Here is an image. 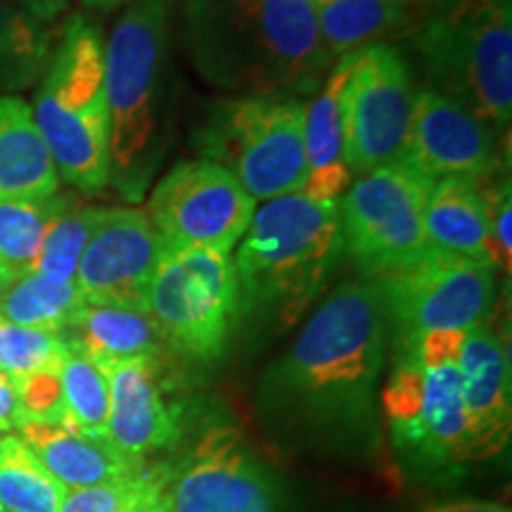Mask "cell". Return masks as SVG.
<instances>
[{"instance_id": "cell-1", "label": "cell", "mask_w": 512, "mask_h": 512, "mask_svg": "<svg viewBox=\"0 0 512 512\" xmlns=\"http://www.w3.org/2000/svg\"><path fill=\"white\" fill-rule=\"evenodd\" d=\"M389 325L380 285H339L297 339L266 368L256 411L273 437L344 456H373Z\"/></svg>"}, {"instance_id": "cell-2", "label": "cell", "mask_w": 512, "mask_h": 512, "mask_svg": "<svg viewBox=\"0 0 512 512\" xmlns=\"http://www.w3.org/2000/svg\"><path fill=\"white\" fill-rule=\"evenodd\" d=\"M181 17L192 64L223 91L309 93L332 64L313 0H183Z\"/></svg>"}, {"instance_id": "cell-3", "label": "cell", "mask_w": 512, "mask_h": 512, "mask_svg": "<svg viewBox=\"0 0 512 512\" xmlns=\"http://www.w3.org/2000/svg\"><path fill=\"white\" fill-rule=\"evenodd\" d=\"M344 254L339 202L275 197L256 209L235 256L242 318L297 323Z\"/></svg>"}, {"instance_id": "cell-4", "label": "cell", "mask_w": 512, "mask_h": 512, "mask_svg": "<svg viewBox=\"0 0 512 512\" xmlns=\"http://www.w3.org/2000/svg\"><path fill=\"white\" fill-rule=\"evenodd\" d=\"M31 114L57 176L86 195L107 188L112 159L105 46L91 19L83 15L67 19Z\"/></svg>"}, {"instance_id": "cell-5", "label": "cell", "mask_w": 512, "mask_h": 512, "mask_svg": "<svg viewBox=\"0 0 512 512\" xmlns=\"http://www.w3.org/2000/svg\"><path fill=\"white\" fill-rule=\"evenodd\" d=\"M174 0H133L105 46L110 181L138 202L157 169V105Z\"/></svg>"}, {"instance_id": "cell-6", "label": "cell", "mask_w": 512, "mask_h": 512, "mask_svg": "<svg viewBox=\"0 0 512 512\" xmlns=\"http://www.w3.org/2000/svg\"><path fill=\"white\" fill-rule=\"evenodd\" d=\"M413 27V46L430 91L456 100L479 121L510 124V0H444Z\"/></svg>"}, {"instance_id": "cell-7", "label": "cell", "mask_w": 512, "mask_h": 512, "mask_svg": "<svg viewBox=\"0 0 512 512\" xmlns=\"http://www.w3.org/2000/svg\"><path fill=\"white\" fill-rule=\"evenodd\" d=\"M380 413L408 477L427 484L463 477L472 460L458 363L422 368L411 358H394Z\"/></svg>"}, {"instance_id": "cell-8", "label": "cell", "mask_w": 512, "mask_h": 512, "mask_svg": "<svg viewBox=\"0 0 512 512\" xmlns=\"http://www.w3.org/2000/svg\"><path fill=\"white\" fill-rule=\"evenodd\" d=\"M304 114L302 100L280 95L221 102L195 147L228 169L254 202L294 195L309 176Z\"/></svg>"}, {"instance_id": "cell-9", "label": "cell", "mask_w": 512, "mask_h": 512, "mask_svg": "<svg viewBox=\"0 0 512 512\" xmlns=\"http://www.w3.org/2000/svg\"><path fill=\"white\" fill-rule=\"evenodd\" d=\"M147 316L178 356L204 366L219 363L242 320L233 261L211 249L164 247Z\"/></svg>"}, {"instance_id": "cell-10", "label": "cell", "mask_w": 512, "mask_h": 512, "mask_svg": "<svg viewBox=\"0 0 512 512\" xmlns=\"http://www.w3.org/2000/svg\"><path fill=\"white\" fill-rule=\"evenodd\" d=\"M496 268L432 247L413 264L375 278L394 356L439 330H472L494 302Z\"/></svg>"}, {"instance_id": "cell-11", "label": "cell", "mask_w": 512, "mask_h": 512, "mask_svg": "<svg viewBox=\"0 0 512 512\" xmlns=\"http://www.w3.org/2000/svg\"><path fill=\"white\" fill-rule=\"evenodd\" d=\"M432 183L394 162L361 176L339 200L344 252L363 278H382L430 252L425 204Z\"/></svg>"}, {"instance_id": "cell-12", "label": "cell", "mask_w": 512, "mask_h": 512, "mask_svg": "<svg viewBox=\"0 0 512 512\" xmlns=\"http://www.w3.org/2000/svg\"><path fill=\"white\" fill-rule=\"evenodd\" d=\"M415 107L411 67L396 46L373 43L351 53L342 91V162L351 174L399 162Z\"/></svg>"}, {"instance_id": "cell-13", "label": "cell", "mask_w": 512, "mask_h": 512, "mask_svg": "<svg viewBox=\"0 0 512 512\" xmlns=\"http://www.w3.org/2000/svg\"><path fill=\"white\" fill-rule=\"evenodd\" d=\"M166 496L171 512H287L280 477L228 425L204 430L166 465Z\"/></svg>"}, {"instance_id": "cell-14", "label": "cell", "mask_w": 512, "mask_h": 512, "mask_svg": "<svg viewBox=\"0 0 512 512\" xmlns=\"http://www.w3.org/2000/svg\"><path fill=\"white\" fill-rule=\"evenodd\" d=\"M254 216V200L223 166L181 162L152 190L147 219L164 247H195L230 254Z\"/></svg>"}, {"instance_id": "cell-15", "label": "cell", "mask_w": 512, "mask_h": 512, "mask_svg": "<svg viewBox=\"0 0 512 512\" xmlns=\"http://www.w3.org/2000/svg\"><path fill=\"white\" fill-rule=\"evenodd\" d=\"M162 252L164 242L143 211L102 209L76 266V290L86 304L147 313L152 275Z\"/></svg>"}, {"instance_id": "cell-16", "label": "cell", "mask_w": 512, "mask_h": 512, "mask_svg": "<svg viewBox=\"0 0 512 512\" xmlns=\"http://www.w3.org/2000/svg\"><path fill=\"white\" fill-rule=\"evenodd\" d=\"M399 162L430 183L441 178L489 181L501 169L491 128L456 100L430 88L415 93L411 131Z\"/></svg>"}, {"instance_id": "cell-17", "label": "cell", "mask_w": 512, "mask_h": 512, "mask_svg": "<svg viewBox=\"0 0 512 512\" xmlns=\"http://www.w3.org/2000/svg\"><path fill=\"white\" fill-rule=\"evenodd\" d=\"M110 377L107 441L131 463L181 441V406L171 399L162 356L136 358L105 368Z\"/></svg>"}, {"instance_id": "cell-18", "label": "cell", "mask_w": 512, "mask_h": 512, "mask_svg": "<svg viewBox=\"0 0 512 512\" xmlns=\"http://www.w3.org/2000/svg\"><path fill=\"white\" fill-rule=\"evenodd\" d=\"M460 392L467 418L470 460L482 463L508 448L512 427V389L508 344L489 325L467 332L458 358Z\"/></svg>"}, {"instance_id": "cell-19", "label": "cell", "mask_w": 512, "mask_h": 512, "mask_svg": "<svg viewBox=\"0 0 512 512\" xmlns=\"http://www.w3.org/2000/svg\"><path fill=\"white\" fill-rule=\"evenodd\" d=\"M60 190V176L22 98L0 95V202L46 200Z\"/></svg>"}, {"instance_id": "cell-20", "label": "cell", "mask_w": 512, "mask_h": 512, "mask_svg": "<svg viewBox=\"0 0 512 512\" xmlns=\"http://www.w3.org/2000/svg\"><path fill=\"white\" fill-rule=\"evenodd\" d=\"M17 437L27 444L41 465L64 489L107 484L124 479L147 463H131L110 441H98L67 432L60 425L22 422Z\"/></svg>"}, {"instance_id": "cell-21", "label": "cell", "mask_w": 512, "mask_h": 512, "mask_svg": "<svg viewBox=\"0 0 512 512\" xmlns=\"http://www.w3.org/2000/svg\"><path fill=\"white\" fill-rule=\"evenodd\" d=\"M425 233L432 247L491 266L486 181L441 178L432 183L425 204Z\"/></svg>"}, {"instance_id": "cell-22", "label": "cell", "mask_w": 512, "mask_h": 512, "mask_svg": "<svg viewBox=\"0 0 512 512\" xmlns=\"http://www.w3.org/2000/svg\"><path fill=\"white\" fill-rule=\"evenodd\" d=\"M62 337L100 368L136 358H157L166 347L147 313L117 306L83 304Z\"/></svg>"}, {"instance_id": "cell-23", "label": "cell", "mask_w": 512, "mask_h": 512, "mask_svg": "<svg viewBox=\"0 0 512 512\" xmlns=\"http://www.w3.org/2000/svg\"><path fill=\"white\" fill-rule=\"evenodd\" d=\"M320 41L330 60L361 50L380 38L413 31L420 15L403 0H313Z\"/></svg>"}, {"instance_id": "cell-24", "label": "cell", "mask_w": 512, "mask_h": 512, "mask_svg": "<svg viewBox=\"0 0 512 512\" xmlns=\"http://www.w3.org/2000/svg\"><path fill=\"white\" fill-rule=\"evenodd\" d=\"M69 204L72 200L62 195L0 202V290L31 273L43 238Z\"/></svg>"}, {"instance_id": "cell-25", "label": "cell", "mask_w": 512, "mask_h": 512, "mask_svg": "<svg viewBox=\"0 0 512 512\" xmlns=\"http://www.w3.org/2000/svg\"><path fill=\"white\" fill-rule=\"evenodd\" d=\"M83 304L74 283H53L36 273L22 275L0 290V318L57 335L72 325Z\"/></svg>"}, {"instance_id": "cell-26", "label": "cell", "mask_w": 512, "mask_h": 512, "mask_svg": "<svg viewBox=\"0 0 512 512\" xmlns=\"http://www.w3.org/2000/svg\"><path fill=\"white\" fill-rule=\"evenodd\" d=\"M67 489L50 475L17 434L0 441V508L8 512H57Z\"/></svg>"}, {"instance_id": "cell-27", "label": "cell", "mask_w": 512, "mask_h": 512, "mask_svg": "<svg viewBox=\"0 0 512 512\" xmlns=\"http://www.w3.org/2000/svg\"><path fill=\"white\" fill-rule=\"evenodd\" d=\"M67 418L60 427L67 432L107 441V418H110V377L107 370L67 344L60 368Z\"/></svg>"}, {"instance_id": "cell-28", "label": "cell", "mask_w": 512, "mask_h": 512, "mask_svg": "<svg viewBox=\"0 0 512 512\" xmlns=\"http://www.w3.org/2000/svg\"><path fill=\"white\" fill-rule=\"evenodd\" d=\"M46 24L0 0V91H19L41 79L50 62Z\"/></svg>"}, {"instance_id": "cell-29", "label": "cell", "mask_w": 512, "mask_h": 512, "mask_svg": "<svg viewBox=\"0 0 512 512\" xmlns=\"http://www.w3.org/2000/svg\"><path fill=\"white\" fill-rule=\"evenodd\" d=\"M351 72V53L337 62L325 86L306 107L304 143L309 169L342 162V91Z\"/></svg>"}, {"instance_id": "cell-30", "label": "cell", "mask_w": 512, "mask_h": 512, "mask_svg": "<svg viewBox=\"0 0 512 512\" xmlns=\"http://www.w3.org/2000/svg\"><path fill=\"white\" fill-rule=\"evenodd\" d=\"M100 211L102 207H79L72 200L43 238L31 273L43 275L53 283H74L76 266L98 226Z\"/></svg>"}, {"instance_id": "cell-31", "label": "cell", "mask_w": 512, "mask_h": 512, "mask_svg": "<svg viewBox=\"0 0 512 512\" xmlns=\"http://www.w3.org/2000/svg\"><path fill=\"white\" fill-rule=\"evenodd\" d=\"M64 356L67 342L57 332L24 328L0 318V373L15 380L38 370H60Z\"/></svg>"}, {"instance_id": "cell-32", "label": "cell", "mask_w": 512, "mask_h": 512, "mask_svg": "<svg viewBox=\"0 0 512 512\" xmlns=\"http://www.w3.org/2000/svg\"><path fill=\"white\" fill-rule=\"evenodd\" d=\"M19 425L22 422H43V425H62L67 418L60 370H38V373L15 377ZM17 425V427H19Z\"/></svg>"}, {"instance_id": "cell-33", "label": "cell", "mask_w": 512, "mask_h": 512, "mask_svg": "<svg viewBox=\"0 0 512 512\" xmlns=\"http://www.w3.org/2000/svg\"><path fill=\"white\" fill-rule=\"evenodd\" d=\"M152 467L143 465L138 472L117 482L67 489L57 512H119L136 501L143 486L150 479Z\"/></svg>"}, {"instance_id": "cell-34", "label": "cell", "mask_w": 512, "mask_h": 512, "mask_svg": "<svg viewBox=\"0 0 512 512\" xmlns=\"http://www.w3.org/2000/svg\"><path fill=\"white\" fill-rule=\"evenodd\" d=\"M486 207H489V254L491 266L501 268L505 278L510 275L512 264V195L510 181H486Z\"/></svg>"}, {"instance_id": "cell-35", "label": "cell", "mask_w": 512, "mask_h": 512, "mask_svg": "<svg viewBox=\"0 0 512 512\" xmlns=\"http://www.w3.org/2000/svg\"><path fill=\"white\" fill-rule=\"evenodd\" d=\"M470 330H439L427 332L408 347L403 354L394 358H411L422 368H441L458 363L460 351Z\"/></svg>"}, {"instance_id": "cell-36", "label": "cell", "mask_w": 512, "mask_h": 512, "mask_svg": "<svg viewBox=\"0 0 512 512\" xmlns=\"http://www.w3.org/2000/svg\"><path fill=\"white\" fill-rule=\"evenodd\" d=\"M351 188V171L344 162H335L320 169H309L304 188L299 195L311 202H339V197Z\"/></svg>"}, {"instance_id": "cell-37", "label": "cell", "mask_w": 512, "mask_h": 512, "mask_svg": "<svg viewBox=\"0 0 512 512\" xmlns=\"http://www.w3.org/2000/svg\"><path fill=\"white\" fill-rule=\"evenodd\" d=\"M119 512H171L169 496H166V465L152 467L150 479L136 501Z\"/></svg>"}, {"instance_id": "cell-38", "label": "cell", "mask_w": 512, "mask_h": 512, "mask_svg": "<svg viewBox=\"0 0 512 512\" xmlns=\"http://www.w3.org/2000/svg\"><path fill=\"white\" fill-rule=\"evenodd\" d=\"M422 512H510V508L496 501H484V498H448V501L427 505Z\"/></svg>"}, {"instance_id": "cell-39", "label": "cell", "mask_w": 512, "mask_h": 512, "mask_svg": "<svg viewBox=\"0 0 512 512\" xmlns=\"http://www.w3.org/2000/svg\"><path fill=\"white\" fill-rule=\"evenodd\" d=\"M19 425L17 394L12 377L0 373V434H10Z\"/></svg>"}, {"instance_id": "cell-40", "label": "cell", "mask_w": 512, "mask_h": 512, "mask_svg": "<svg viewBox=\"0 0 512 512\" xmlns=\"http://www.w3.org/2000/svg\"><path fill=\"white\" fill-rule=\"evenodd\" d=\"M5 3L15 5V8L24 10L43 24L53 22L55 17H60L69 8V0H5Z\"/></svg>"}, {"instance_id": "cell-41", "label": "cell", "mask_w": 512, "mask_h": 512, "mask_svg": "<svg viewBox=\"0 0 512 512\" xmlns=\"http://www.w3.org/2000/svg\"><path fill=\"white\" fill-rule=\"evenodd\" d=\"M81 8L86 10H102V12H112L117 8H124V5H131L133 0H76Z\"/></svg>"}, {"instance_id": "cell-42", "label": "cell", "mask_w": 512, "mask_h": 512, "mask_svg": "<svg viewBox=\"0 0 512 512\" xmlns=\"http://www.w3.org/2000/svg\"><path fill=\"white\" fill-rule=\"evenodd\" d=\"M403 3L413 5V8H418V10H427V8H434V5L444 3V0H403Z\"/></svg>"}, {"instance_id": "cell-43", "label": "cell", "mask_w": 512, "mask_h": 512, "mask_svg": "<svg viewBox=\"0 0 512 512\" xmlns=\"http://www.w3.org/2000/svg\"><path fill=\"white\" fill-rule=\"evenodd\" d=\"M3 437H5V434H0V441H3Z\"/></svg>"}, {"instance_id": "cell-44", "label": "cell", "mask_w": 512, "mask_h": 512, "mask_svg": "<svg viewBox=\"0 0 512 512\" xmlns=\"http://www.w3.org/2000/svg\"><path fill=\"white\" fill-rule=\"evenodd\" d=\"M0 512H8V510H3V508H0Z\"/></svg>"}]
</instances>
